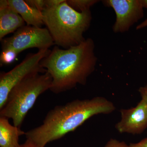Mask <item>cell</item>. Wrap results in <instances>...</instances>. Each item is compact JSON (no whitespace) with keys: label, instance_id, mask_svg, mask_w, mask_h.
<instances>
[{"label":"cell","instance_id":"ba28073f","mask_svg":"<svg viewBox=\"0 0 147 147\" xmlns=\"http://www.w3.org/2000/svg\"><path fill=\"white\" fill-rule=\"evenodd\" d=\"M121 119L116 125L120 133L140 134L147 127V106L143 100L131 109L121 110Z\"/></svg>","mask_w":147,"mask_h":147},{"label":"cell","instance_id":"8992f818","mask_svg":"<svg viewBox=\"0 0 147 147\" xmlns=\"http://www.w3.org/2000/svg\"><path fill=\"white\" fill-rule=\"evenodd\" d=\"M2 49H12L18 54L29 48L38 50L49 49L55 44L47 28L24 26L18 29L13 35L1 40Z\"/></svg>","mask_w":147,"mask_h":147},{"label":"cell","instance_id":"8fae6325","mask_svg":"<svg viewBox=\"0 0 147 147\" xmlns=\"http://www.w3.org/2000/svg\"><path fill=\"white\" fill-rule=\"evenodd\" d=\"M25 134L20 127L11 125L8 119L0 117V146L21 147L19 137Z\"/></svg>","mask_w":147,"mask_h":147},{"label":"cell","instance_id":"30bf717a","mask_svg":"<svg viewBox=\"0 0 147 147\" xmlns=\"http://www.w3.org/2000/svg\"><path fill=\"white\" fill-rule=\"evenodd\" d=\"M9 4L24 19L27 26L41 28L44 25L42 12L23 0H7Z\"/></svg>","mask_w":147,"mask_h":147},{"label":"cell","instance_id":"e0dca14e","mask_svg":"<svg viewBox=\"0 0 147 147\" xmlns=\"http://www.w3.org/2000/svg\"><path fill=\"white\" fill-rule=\"evenodd\" d=\"M139 91L142 97V100L144 102L147 106V85L139 88Z\"/></svg>","mask_w":147,"mask_h":147},{"label":"cell","instance_id":"6da1fadb","mask_svg":"<svg viewBox=\"0 0 147 147\" xmlns=\"http://www.w3.org/2000/svg\"><path fill=\"white\" fill-rule=\"evenodd\" d=\"M112 102L102 97L76 100L50 110L41 125L25 132L27 139L38 147H45L74 131L88 119L99 114H109L115 110Z\"/></svg>","mask_w":147,"mask_h":147},{"label":"cell","instance_id":"5b68a950","mask_svg":"<svg viewBox=\"0 0 147 147\" xmlns=\"http://www.w3.org/2000/svg\"><path fill=\"white\" fill-rule=\"evenodd\" d=\"M49 49L38 50L27 55L22 62L8 72L0 74V110L5 105L11 90L27 77L36 73H45L47 70L40 61L50 54Z\"/></svg>","mask_w":147,"mask_h":147},{"label":"cell","instance_id":"277c9868","mask_svg":"<svg viewBox=\"0 0 147 147\" xmlns=\"http://www.w3.org/2000/svg\"><path fill=\"white\" fill-rule=\"evenodd\" d=\"M52 78L48 72L30 75L11 90L0 117L11 119L13 125L21 127L27 114L40 95L50 90Z\"/></svg>","mask_w":147,"mask_h":147},{"label":"cell","instance_id":"ac0fdd59","mask_svg":"<svg viewBox=\"0 0 147 147\" xmlns=\"http://www.w3.org/2000/svg\"><path fill=\"white\" fill-rule=\"evenodd\" d=\"M128 147H147V137L136 144H131Z\"/></svg>","mask_w":147,"mask_h":147},{"label":"cell","instance_id":"5bb4252c","mask_svg":"<svg viewBox=\"0 0 147 147\" xmlns=\"http://www.w3.org/2000/svg\"><path fill=\"white\" fill-rule=\"evenodd\" d=\"M26 1L32 7L41 12L45 8V0H26Z\"/></svg>","mask_w":147,"mask_h":147},{"label":"cell","instance_id":"44dd1931","mask_svg":"<svg viewBox=\"0 0 147 147\" xmlns=\"http://www.w3.org/2000/svg\"><path fill=\"white\" fill-rule=\"evenodd\" d=\"M143 8L147 9V0H140Z\"/></svg>","mask_w":147,"mask_h":147},{"label":"cell","instance_id":"9c48e42d","mask_svg":"<svg viewBox=\"0 0 147 147\" xmlns=\"http://www.w3.org/2000/svg\"><path fill=\"white\" fill-rule=\"evenodd\" d=\"M21 16L9 6L7 0L0 1V40L25 26Z\"/></svg>","mask_w":147,"mask_h":147},{"label":"cell","instance_id":"52a82bcc","mask_svg":"<svg viewBox=\"0 0 147 147\" xmlns=\"http://www.w3.org/2000/svg\"><path fill=\"white\" fill-rule=\"evenodd\" d=\"M102 3L115 12L116 21L113 27L115 33L128 31L144 17V8L140 0H105Z\"/></svg>","mask_w":147,"mask_h":147},{"label":"cell","instance_id":"2e32d148","mask_svg":"<svg viewBox=\"0 0 147 147\" xmlns=\"http://www.w3.org/2000/svg\"><path fill=\"white\" fill-rule=\"evenodd\" d=\"M123 142H120L115 139H110L104 147H128Z\"/></svg>","mask_w":147,"mask_h":147},{"label":"cell","instance_id":"4fadbf2b","mask_svg":"<svg viewBox=\"0 0 147 147\" xmlns=\"http://www.w3.org/2000/svg\"><path fill=\"white\" fill-rule=\"evenodd\" d=\"M18 55L16 51L12 49L2 50L0 56L1 65H7L12 63Z\"/></svg>","mask_w":147,"mask_h":147},{"label":"cell","instance_id":"d6986e66","mask_svg":"<svg viewBox=\"0 0 147 147\" xmlns=\"http://www.w3.org/2000/svg\"><path fill=\"white\" fill-rule=\"evenodd\" d=\"M21 147H38L34 144L29 140L27 139L26 142L24 144L21 145Z\"/></svg>","mask_w":147,"mask_h":147},{"label":"cell","instance_id":"3957f363","mask_svg":"<svg viewBox=\"0 0 147 147\" xmlns=\"http://www.w3.org/2000/svg\"><path fill=\"white\" fill-rule=\"evenodd\" d=\"M42 13L44 25L58 46L67 49L85 40L83 35L90 25V10L77 11L65 0L57 7L45 8Z\"/></svg>","mask_w":147,"mask_h":147},{"label":"cell","instance_id":"7a4b0ae2","mask_svg":"<svg viewBox=\"0 0 147 147\" xmlns=\"http://www.w3.org/2000/svg\"><path fill=\"white\" fill-rule=\"evenodd\" d=\"M94 49V41L91 38L67 49L54 47L40 63L52 77L50 90L59 94L73 88L77 84H86L97 63Z\"/></svg>","mask_w":147,"mask_h":147},{"label":"cell","instance_id":"7c38bea8","mask_svg":"<svg viewBox=\"0 0 147 147\" xmlns=\"http://www.w3.org/2000/svg\"><path fill=\"white\" fill-rule=\"evenodd\" d=\"M98 1L96 0H67V2L71 7L79 12L90 10L92 6Z\"/></svg>","mask_w":147,"mask_h":147},{"label":"cell","instance_id":"ffe728a7","mask_svg":"<svg viewBox=\"0 0 147 147\" xmlns=\"http://www.w3.org/2000/svg\"><path fill=\"white\" fill-rule=\"evenodd\" d=\"M146 27H147V18L143 22H142V23H141L139 25H138L137 28H136V29L137 30H139L140 29L144 28Z\"/></svg>","mask_w":147,"mask_h":147},{"label":"cell","instance_id":"9a60e30c","mask_svg":"<svg viewBox=\"0 0 147 147\" xmlns=\"http://www.w3.org/2000/svg\"><path fill=\"white\" fill-rule=\"evenodd\" d=\"M65 1V0H45V8H52L57 7Z\"/></svg>","mask_w":147,"mask_h":147}]
</instances>
